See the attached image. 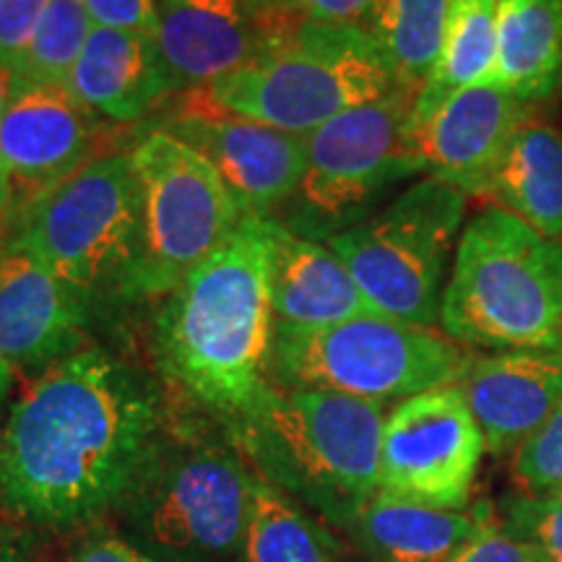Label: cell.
Returning a JSON list of instances; mask_svg holds the SVG:
<instances>
[{
    "instance_id": "obj_5",
    "label": "cell",
    "mask_w": 562,
    "mask_h": 562,
    "mask_svg": "<svg viewBox=\"0 0 562 562\" xmlns=\"http://www.w3.org/2000/svg\"><path fill=\"white\" fill-rule=\"evenodd\" d=\"M440 326L492 351L562 347V243L501 206L476 211L456 245Z\"/></svg>"
},
{
    "instance_id": "obj_18",
    "label": "cell",
    "mask_w": 562,
    "mask_h": 562,
    "mask_svg": "<svg viewBox=\"0 0 562 562\" xmlns=\"http://www.w3.org/2000/svg\"><path fill=\"white\" fill-rule=\"evenodd\" d=\"M456 385L480 425L487 451H518L562 404V347L472 357Z\"/></svg>"
},
{
    "instance_id": "obj_34",
    "label": "cell",
    "mask_w": 562,
    "mask_h": 562,
    "mask_svg": "<svg viewBox=\"0 0 562 562\" xmlns=\"http://www.w3.org/2000/svg\"><path fill=\"white\" fill-rule=\"evenodd\" d=\"M68 562H154L131 542L112 533H94L70 552Z\"/></svg>"
},
{
    "instance_id": "obj_32",
    "label": "cell",
    "mask_w": 562,
    "mask_h": 562,
    "mask_svg": "<svg viewBox=\"0 0 562 562\" xmlns=\"http://www.w3.org/2000/svg\"><path fill=\"white\" fill-rule=\"evenodd\" d=\"M91 24L102 30L151 34L157 24V0H83Z\"/></svg>"
},
{
    "instance_id": "obj_39",
    "label": "cell",
    "mask_w": 562,
    "mask_h": 562,
    "mask_svg": "<svg viewBox=\"0 0 562 562\" xmlns=\"http://www.w3.org/2000/svg\"><path fill=\"white\" fill-rule=\"evenodd\" d=\"M552 495H558V497H562V487H560L558 492H552Z\"/></svg>"
},
{
    "instance_id": "obj_14",
    "label": "cell",
    "mask_w": 562,
    "mask_h": 562,
    "mask_svg": "<svg viewBox=\"0 0 562 562\" xmlns=\"http://www.w3.org/2000/svg\"><path fill=\"white\" fill-rule=\"evenodd\" d=\"M529 112L531 108L495 79L459 91L422 128L412 131L422 170L467 199H490L492 180Z\"/></svg>"
},
{
    "instance_id": "obj_1",
    "label": "cell",
    "mask_w": 562,
    "mask_h": 562,
    "mask_svg": "<svg viewBox=\"0 0 562 562\" xmlns=\"http://www.w3.org/2000/svg\"><path fill=\"white\" fill-rule=\"evenodd\" d=\"M161 398L104 349L45 368L0 422V508L42 529L117 510L159 451Z\"/></svg>"
},
{
    "instance_id": "obj_22",
    "label": "cell",
    "mask_w": 562,
    "mask_h": 562,
    "mask_svg": "<svg viewBox=\"0 0 562 562\" xmlns=\"http://www.w3.org/2000/svg\"><path fill=\"white\" fill-rule=\"evenodd\" d=\"M490 79L526 108L562 94V0H501Z\"/></svg>"
},
{
    "instance_id": "obj_29",
    "label": "cell",
    "mask_w": 562,
    "mask_h": 562,
    "mask_svg": "<svg viewBox=\"0 0 562 562\" xmlns=\"http://www.w3.org/2000/svg\"><path fill=\"white\" fill-rule=\"evenodd\" d=\"M513 480L524 495H552L562 487V404L516 451Z\"/></svg>"
},
{
    "instance_id": "obj_38",
    "label": "cell",
    "mask_w": 562,
    "mask_h": 562,
    "mask_svg": "<svg viewBox=\"0 0 562 562\" xmlns=\"http://www.w3.org/2000/svg\"><path fill=\"white\" fill-rule=\"evenodd\" d=\"M11 383H13V378L9 375V372L0 370V409H3L5 396H9V391H11Z\"/></svg>"
},
{
    "instance_id": "obj_11",
    "label": "cell",
    "mask_w": 562,
    "mask_h": 562,
    "mask_svg": "<svg viewBox=\"0 0 562 562\" xmlns=\"http://www.w3.org/2000/svg\"><path fill=\"white\" fill-rule=\"evenodd\" d=\"M414 97L393 89L381 100L341 112L302 136L305 170L290 201L286 229L326 237L368 220L391 186L425 172L414 151Z\"/></svg>"
},
{
    "instance_id": "obj_15",
    "label": "cell",
    "mask_w": 562,
    "mask_h": 562,
    "mask_svg": "<svg viewBox=\"0 0 562 562\" xmlns=\"http://www.w3.org/2000/svg\"><path fill=\"white\" fill-rule=\"evenodd\" d=\"M89 297L26 252L0 250V370H45L79 351Z\"/></svg>"
},
{
    "instance_id": "obj_28",
    "label": "cell",
    "mask_w": 562,
    "mask_h": 562,
    "mask_svg": "<svg viewBox=\"0 0 562 562\" xmlns=\"http://www.w3.org/2000/svg\"><path fill=\"white\" fill-rule=\"evenodd\" d=\"M503 531L531 544L542 562H562V497L510 495L501 505Z\"/></svg>"
},
{
    "instance_id": "obj_31",
    "label": "cell",
    "mask_w": 562,
    "mask_h": 562,
    "mask_svg": "<svg viewBox=\"0 0 562 562\" xmlns=\"http://www.w3.org/2000/svg\"><path fill=\"white\" fill-rule=\"evenodd\" d=\"M375 0H248L261 19H313L362 24Z\"/></svg>"
},
{
    "instance_id": "obj_37",
    "label": "cell",
    "mask_w": 562,
    "mask_h": 562,
    "mask_svg": "<svg viewBox=\"0 0 562 562\" xmlns=\"http://www.w3.org/2000/svg\"><path fill=\"white\" fill-rule=\"evenodd\" d=\"M9 203H11V178L9 172L3 170V165H0V216L9 211Z\"/></svg>"
},
{
    "instance_id": "obj_2",
    "label": "cell",
    "mask_w": 562,
    "mask_h": 562,
    "mask_svg": "<svg viewBox=\"0 0 562 562\" xmlns=\"http://www.w3.org/2000/svg\"><path fill=\"white\" fill-rule=\"evenodd\" d=\"M271 216H243L235 232L157 315L161 370L229 422L271 389Z\"/></svg>"
},
{
    "instance_id": "obj_17",
    "label": "cell",
    "mask_w": 562,
    "mask_h": 562,
    "mask_svg": "<svg viewBox=\"0 0 562 562\" xmlns=\"http://www.w3.org/2000/svg\"><path fill=\"white\" fill-rule=\"evenodd\" d=\"M151 40L172 91L206 89L256 58L263 24L248 0H157Z\"/></svg>"
},
{
    "instance_id": "obj_3",
    "label": "cell",
    "mask_w": 562,
    "mask_h": 562,
    "mask_svg": "<svg viewBox=\"0 0 562 562\" xmlns=\"http://www.w3.org/2000/svg\"><path fill=\"white\" fill-rule=\"evenodd\" d=\"M229 425L266 482L328 521L357 524L381 492V402L271 385L256 409Z\"/></svg>"
},
{
    "instance_id": "obj_4",
    "label": "cell",
    "mask_w": 562,
    "mask_h": 562,
    "mask_svg": "<svg viewBox=\"0 0 562 562\" xmlns=\"http://www.w3.org/2000/svg\"><path fill=\"white\" fill-rule=\"evenodd\" d=\"M261 19V16H258ZM256 58L201 91V100L292 136L396 89L362 24L261 19Z\"/></svg>"
},
{
    "instance_id": "obj_23",
    "label": "cell",
    "mask_w": 562,
    "mask_h": 562,
    "mask_svg": "<svg viewBox=\"0 0 562 562\" xmlns=\"http://www.w3.org/2000/svg\"><path fill=\"white\" fill-rule=\"evenodd\" d=\"M490 201L562 243V131L526 117L492 180Z\"/></svg>"
},
{
    "instance_id": "obj_20",
    "label": "cell",
    "mask_w": 562,
    "mask_h": 562,
    "mask_svg": "<svg viewBox=\"0 0 562 562\" xmlns=\"http://www.w3.org/2000/svg\"><path fill=\"white\" fill-rule=\"evenodd\" d=\"M70 94L97 117L131 123L144 117L170 83L159 66L151 34L94 26L68 79Z\"/></svg>"
},
{
    "instance_id": "obj_27",
    "label": "cell",
    "mask_w": 562,
    "mask_h": 562,
    "mask_svg": "<svg viewBox=\"0 0 562 562\" xmlns=\"http://www.w3.org/2000/svg\"><path fill=\"white\" fill-rule=\"evenodd\" d=\"M94 30L83 0H47L26 53L21 81L68 87L70 70Z\"/></svg>"
},
{
    "instance_id": "obj_30",
    "label": "cell",
    "mask_w": 562,
    "mask_h": 562,
    "mask_svg": "<svg viewBox=\"0 0 562 562\" xmlns=\"http://www.w3.org/2000/svg\"><path fill=\"white\" fill-rule=\"evenodd\" d=\"M47 0H0V68L21 79Z\"/></svg>"
},
{
    "instance_id": "obj_25",
    "label": "cell",
    "mask_w": 562,
    "mask_h": 562,
    "mask_svg": "<svg viewBox=\"0 0 562 562\" xmlns=\"http://www.w3.org/2000/svg\"><path fill=\"white\" fill-rule=\"evenodd\" d=\"M451 0H375L362 19L396 89L417 97L446 37Z\"/></svg>"
},
{
    "instance_id": "obj_10",
    "label": "cell",
    "mask_w": 562,
    "mask_h": 562,
    "mask_svg": "<svg viewBox=\"0 0 562 562\" xmlns=\"http://www.w3.org/2000/svg\"><path fill=\"white\" fill-rule=\"evenodd\" d=\"M138 182V245L131 297H167L240 224L227 186L193 146L154 131L131 151Z\"/></svg>"
},
{
    "instance_id": "obj_24",
    "label": "cell",
    "mask_w": 562,
    "mask_h": 562,
    "mask_svg": "<svg viewBox=\"0 0 562 562\" xmlns=\"http://www.w3.org/2000/svg\"><path fill=\"white\" fill-rule=\"evenodd\" d=\"M501 0H451L446 37L432 74L414 97L412 131H417L459 91L487 81L497 58Z\"/></svg>"
},
{
    "instance_id": "obj_7",
    "label": "cell",
    "mask_w": 562,
    "mask_h": 562,
    "mask_svg": "<svg viewBox=\"0 0 562 562\" xmlns=\"http://www.w3.org/2000/svg\"><path fill=\"white\" fill-rule=\"evenodd\" d=\"M463 216L467 195L438 178H425L326 243L360 286L370 313L432 328L440 323L446 269Z\"/></svg>"
},
{
    "instance_id": "obj_12",
    "label": "cell",
    "mask_w": 562,
    "mask_h": 562,
    "mask_svg": "<svg viewBox=\"0 0 562 562\" xmlns=\"http://www.w3.org/2000/svg\"><path fill=\"white\" fill-rule=\"evenodd\" d=\"M484 448L459 385L417 393L385 417L381 490L430 508L463 510Z\"/></svg>"
},
{
    "instance_id": "obj_33",
    "label": "cell",
    "mask_w": 562,
    "mask_h": 562,
    "mask_svg": "<svg viewBox=\"0 0 562 562\" xmlns=\"http://www.w3.org/2000/svg\"><path fill=\"white\" fill-rule=\"evenodd\" d=\"M448 562H542V558L531 544L508 537L501 526H492Z\"/></svg>"
},
{
    "instance_id": "obj_21",
    "label": "cell",
    "mask_w": 562,
    "mask_h": 562,
    "mask_svg": "<svg viewBox=\"0 0 562 562\" xmlns=\"http://www.w3.org/2000/svg\"><path fill=\"white\" fill-rule=\"evenodd\" d=\"M355 526L381 562H448L497 524L487 503L469 510H440L381 490Z\"/></svg>"
},
{
    "instance_id": "obj_19",
    "label": "cell",
    "mask_w": 562,
    "mask_h": 562,
    "mask_svg": "<svg viewBox=\"0 0 562 562\" xmlns=\"http://www.w3.org/2000/svg\"><path fill=\"white\" fill-rule=\"evenodd\" d=\"M271 313L273 331H315L370 307L328 245L286 229L271 214Z\"/></svg>"
},
{
    "instance_id": "obj_9",
    "label": "cell",
    "mask_w": 562,
    "mask_h": 562,
    "mask_svg": "<svg viewBox=\"0 0 562 562\" xmlns=\"http://www.w3.org/2000/svg\"><path fill=\"white\" fill-rule=\"evenodd\" d=\"M138 245V182L131 154L91 159L30 199L5 248L21 250L87 297L128 290Z\"/></svg>"
},
{
    "instance_id": "obj_13",
    "label": "cell",
    "mask_w": 562,
    "mask_h": 562,
    "mask_svg": "<svg viewBox=\"0 0 562 562\" xmlns=\"http://www.w3.org/2000/svg\"><path fill=\"white\" fill-rule=\"evenodd\" d=\"M214 167L243 216H271L297 193L305 170L302 136L229 115L195 97L167 128Z\"/></svg>"
},
{
    "instance_id": "obj_36",
    "label": "cell",
    "mask_w": 562,
    "mask_h": 562,
    "mask_svg": "<svg viewBox=\"0 0 562 562\" xmlns=\"http://www.w3.org/2000/svg\"><path fill=\"white\" fill-rule=\"evenodd\" d=\"M16 76H11L9 70L5 68H0V112H3V108H5V102H9V97H11V91H13V87H16Z\"/></svg>"
},
{
    "instance_id": "obj_6",
    "label": "cell",
    "mask_w": 562,
    "mask_h": 562,
    "mask_svg": "<svg viewBox=\"0 0 562 562\" xmlns=\"http://www.w3.org/2000/svg\"><path fill=\"white\" fill-rule=\"evenodd\" d=\"M252 482L216 442L161 440L117 513L131 544L154 562H232L243 558Z\"/></svg>"
},
{
    "instance_id": "obj_26",
    "label": "cell",
    "mask_w": 562,
    "mask_h": 562,
    "mask_svg": "<svg viewBox=\"0 0 562 562\" xmlns=\"http://www.w3.org/2000/svg\"><path fill=\"white\" fill-rule=\"evenodd\" d=\"M243 562H349L341 544L266 480L252 482Z\"/></svg>"
},
{
    "instance_id": "obj_8",
    "label": "cell",
    "mask_w": 562,
    "mask_h": 562,
    "mask_svg": "<svg viewBox=\"0 0 562 562\" xmlns=\"http://www.w3.org/2000/svg\"><path fill=\"white\" fill-rule=\"evenodd\" d=\"M472 357L432 328L368 313L315 331H273L271 372L281 389L334 391L391 402L456 385Z\"/></svg>"
},
{
    "instance_id": "obj_16",
    "label": "cell",
    "mask_w": 562,
    "mask_h": 562,
    "mask_svg": "<svg viewBox=\"0 0 562 562\" xmlns=\"http://www.w3.org/2000/svg\"><path fill=\"white\" fill-rule=\"evenodd\" d=\"M94 112L68 87L16 81L0 112V165L32 199L89 165Z\"/></svg>"
},
{
    "instance_id": "obj_35",
    "label": "cell",
    "mask_w": 562,
    "mask_h": 562,
    "mask_svg": "<svg viewBox=\"0 0 562 562\" xmlns=\"http://www.w3.org/2000/svg\"><path fill=\"white\" fill-rule=\"evenodd\" d=\"M0 562H40L26 533L3 521H0Z\"/></svg>"
}]
</instances>
